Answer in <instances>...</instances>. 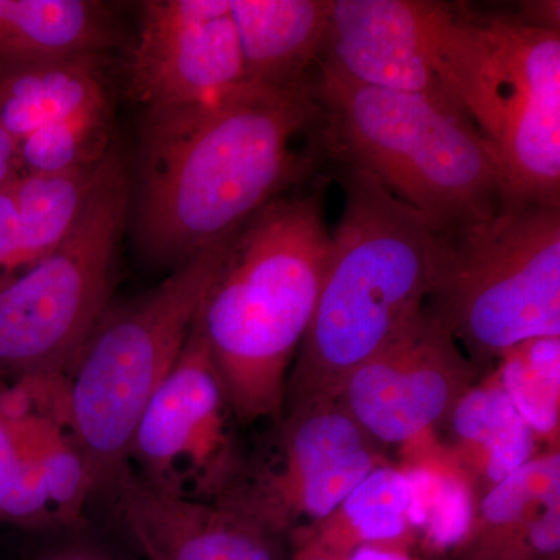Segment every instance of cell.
Instances as JSON below:
<instances>
[{
	"label": "cell",
	"mask_w": 560,
	"mask_h": 560,
	"mask_svg": "<svg viewBox=\"0 0 560 560\" xmlns=\"http://www.w3.org/2000/svg\"><path fill=\"white\" fill-rule=\"evenodd\" d=\"M16 156H20L16 140L11 138L10 132L0 125V187L14 183L11 180V175H13V162Z\"/></svg>",
	"instance_id": "obj_29"
},
{
	"label": "cell",
	"mask_w": 560,
	"mask_h": 560,
	"mask_svg": "<svg viewBox=\"0 0 560 560\" xmlns=\"http://www.w3.org/2000/svg\"><path fill=\"white\" fill-rule=\"evenodd\" d=\"M109 109L92 110L39 128L18 143L28 173H66L90 167L106 153Z\"/></svg>",
	"instance_id": "obj_25"
},
{
	"label": "cell",
	"mask_w": 560,
	"mask_h": 560,
	"mask_svg": "<svg viewBox=\"0 0 560 560\" xmlns=\"http://www.w3.org/2000/svg\"><path fill=\"white\" fill-rule=\"evenodd\" d=\"M147 560H283L278 540L215 503L165 495L125 466L109 486Z\"/></svg>",
	"instance_id": "obj_14"
},
{
	"label": "cell",
	"mask_w": 560,
	"mask_h": 560,
	"mask_svg": "<svg viewBox=\"0 0 560 560\" xmlns=\"http://www.w3.org/2000/svg\"><path fill=\"white\" fill-rule=\"evenodd\" d=\"M0 517L27 525L57 523L25 423H11L2 419Z\"/></svg>",
	"instance_id": "obj_26"
},
{
	"label": "cell",
	"mask_w": 560,
	"mask_h": 560,
	"mask_svg": "<svg viewBox=\"0 0 560 560\" xmlns=\"http://www.w3.org/2000/svg\"><path fill=\"white\" fill-rule=\"evenodd\" d=\"M109 109L95 57L0 66V125L18 143L92 110Z\"/></svg>",
	"instance_id": "obj_20"
},
{
	"label": "cell",
	"mask_w": 560,
	"mask_h": 560,
	"mask_svg": "<svg viewBox=\"0 0 560 560\" xmlns=\"http://www.w3.org/2000/svg\"><path fill=\"white\" fill-rule=\"evenodd\" d=\"M116 43L109 10L90 0H0V66L97 57Z\"/></svg>",
	"instance_id": "obj_18"
},
{
	"label": "cell",
	"mask_w": 560,
	"mask_h": 560,
	"mask_svg": "<svg viewBox=\"0 0 560 560\" xmlns=\"http://www.w3.org/2000/svg\"><path fill=\"white\" fill-rule=\"evenodd\" d=\"M291 560H330L326 558H316V556H293V559Z\"/></svg>",
	"instance_id": "obj_31"
},
{
	"label": "cell",
	"mask_w": 560,
	"mask_h": 560,
	"mask_svg": "<svg viewBox=\"0 0 560 560\" xmlns=\"http://www.w3.org/2000/svg\"><path fill=\"white\" fill-rule=\"evenodd\" d=\"M458 401L441 430L474 504L536 456V436L492 368ZM440 430V431H441Z\"/></svg>",
	"instance_id": "obj_16"
},
{
	"label": "cell",
	"mask_w": 560,
	"mask_h": 560,
	"mask_svg": "<svg viewBox=\"0 0 560 560\" xmlns=\"http://www.w3.org/2000/svg\"><path fill=\"white\" fill-rule=\"evenodd\" d=\"M226 389L198 327L140 416L127 464L139 478L176 499L217 503L245 455Z\"/></svg>",
	"instance_id": "obj_10"
},
{
	"label": "cell",
	"mask_w": 560,
	"mask_h": 560,
	"mask_svg": "<svg viewBox=\"0 0 560 560\" xmlns=\"http://www.w3.org/2000/svg\"><path fill=\"white\" fill-rule=\"evenodd\" d=\"M308 84L245 81L147 116L139 231L151 256L183 264L307 175L311 158L294 153L291 142L320 124Z\"/></svg>",
	"instance_id": "obj_1"
},
{
	"label": "cell",
	"mask_w": 560,
	"mask_h": 560,
	"mask_svg": "<svg viewBox=\"0 0 560 560\" xmlns=\"http://www.w3.org/2000/svg\"><path fill=\"white\" fill-rule=\"evenodd\" d=\"M245 83L230 0L142 3L130 91L151 114L209 101Z\"/></svg>",
	"instance_id": "obj_12"
},
{
	"label": "cell",
	"mask_w": 560,
	"mask_h": 560,
	"mask_svg": "<svg viewBox=\"0 0 560 560\" xmlns=\"http://www.w3.org/2000/svg\"><path fill=\"white\" fill-rule=\"evenodd\" d=\"M308 88L329 154L372 173L440 234L489 219L506 200L492 147L451 103L324 69Z\"/></svg>",
	"instance_id": "obj_5"
},
{
	"label": "cell",
	"mask_w": 560,
	"mask_h": 560,
	"mask_svg": "<svg viewBox=\"0 0 560 560\" xmlns=\"http://www.w3.org/2000/svg\"><path fill=\"white\" fill-rule=\"evenodd\" d=\"M340 161L345 206L283 410L337 400L350 372L425 307L440 275V232L372 173Z\"/></svg>",
	"instance_id": "obj_3"
},
{
	"label": "cell",
	"mask_w": 560,
	"mask_h": 560,
	"mask_svg": "<svg viewBox=\"0 0 560 560\" xmlns=\"http://www.w3.org/2000/svg\"><path fill=\"white\" fill-rule=\"evenodd\" d=\"M346 560H416L412 559L408 548L394 547V545H366L350 552Z\"/></svg>",
	"instance_id": "obj_28"
},
{
	"label": "cell",
	"mask_w": 560,
	"mask_h": 560,
	"mask_svg": "<svg viewBox=\"0 0 560 560\" xmlns=\"http://www.w3.org/2000/svg\"><path fill=\"white\" fill-rule=\"evenodd\" d=\"M235 234L142 296L108 307L66 374L62 422L95 489L109 488L127 466L140 416L175 366Z\"/></svg>",
	"instance_id": "obj_6"
},
{
	"label": "cell",
	"mask_w": 560,
	"mask_h": 560,
	"mask_svg": "<svg viewBox=\"0 0 560 560\" xmlns=\"http://www.w3.org/2000/svg\"><path fill=\"white\" fill-rule=\"evenodd\" d=\"M452 560L560 558V453L529 459L474 504Z\"/></svg>",
	"instance_id": "obj_15"
},
{
	"label": "cell",
	"mask_w": 560,
	"mask_h": 560,
	"mask_svg": "<svg viewBox=\"0 0 560 560\" xmlns=\"http://www.w3.org/2000/svg\"><path fill=\"white\" fill-rule=\"evenodd\" d=\"M390 463L338 400L283 410L259 453L245 456L215 504L291 545L318 526L368 475Z\"/></svg>",
	"instance_id": "obj_9"
},
{
	"label": "cell",
	"mask_w": 560,
	"mask_h": 560,
	"mask_svg": "<svg viewBox=\"0 0 560 560\" xmlns=\"http://www.w3.org/2000/svg\"><path fill=\"white\" fill-rule=\"evenodd\" d=\"M44 560H116L110 558L109 555L97 550L92 547H81V545H73V547L61 548V550L51 552Z\"/></svg>",
	"instance_id": "obj_30"
},
{
	"label": "cell",
	"mask_w": 560,
	"mask_h": 560,
	"mask_svg": "<svg viewBox=\"0 0 560 560\" xmlns=\"http://www.w3.org/2000/svg\"><path fill=\"white\" fill-rule=\"evenodd\" d=\"M427 2L331 0L318 68L364 86L453 105L427 58Z\"/></svg>",
	"instance_id": "obj_13"
},
{
	"label": "cell",
	"mask_w": 560,
	"mask_h": 560,
	"mask_svg": "<svg viewBox=\"0 0 560 560\" xmlns=\"http://www.w3.org/2000/svg\"><path fill=\"white\" fill-rule=\"evenodd\" d=\"M441 238L425 307L481 375L518 342L560 337V205L504 200Z\"/></svg>",
	"instance_id": "obj_7"
},
{
	"label": "cell",
	"mask_w": 560,
	"mask_h": 560,
	"mask_svg": "<svg viewBox=\"0 0 560 560\" xmlns=\"http://www.w3.org/2000/svg\"><path fill=\"white\" fill-rule=\"evenodd\" d=\"M95 165L97 162L66 173H28L14 180L21 223L20 265L31 267L57 248L75 226L90 195Z\"/></svg>",
	"instance_id": "obj_22"
},
{
	"label": "cell",
	"mask_w": 560,
	"mask_h": 560,
	"mask_svg": "<svg viewBox=\"0 0 560 560\" xmlns=\"http://www.w3.org/2000/svg\"><path fill=\"white\" fill-rule=\"evenodd\" d=\"M405 474L411 488L410 522L427 547L451 552L469 528L474 500L440 441L405 452Z\"/></svg>",
	"instance_id": "obj_21"
},
{
	"label": "cell",
	"mask_w": 560,
	"mask_h": 560,
	"mask_svg": "<svg viewBox=\"0 0 560 560\" xmlns=\"http://www.w3.org/2000/svg\"><path fill=\"white\" fill-rule=\"evenodd\" d=\"M319 191L276 198L232 238L202 301L201 331L241 423L278 422L330 250Z\"/></svg>",
	"instance_id": "obj_2"
},
{
	"label": "cell",
	"mask_w": 560,
	"mask_h": 560,
	"mask_svg": "<svg viewBox=\"0 0 560 560\" xmlns=\"http://www.w3.org/2000/svg\"><path fill=\"white\" fill-rule=\"evenodd\" d=\"M246 83L276 88L308 84L318 66L331 0H230Z\"/></svg>",
	"instance_id": "obj_17"
},
{
	"label": "cell",
	"mask_w": 560,
	"mask_h": 560,
	"mask_svg": "<svg viewBox=\"0 0 560 560\" xmlns=\"http://www.w3.org/2000/svg\"><path fill=\"white\" fill-rule=\"evenodd\" d=\"M21 223L13 183L0 187V267L20 265Z\"/></svg>",
	"instance_id": "obj_27"
},
{
	"label": "cell",
	"mask_w": 560,
	"mask_h": 560,
	"mask_svg": "<svg viewBox=\"0 0 560 560\" xmlns=\"http://www.w3.org/2000/svg\"><path fill=\"white\" fill-rule=\"evenodd\" d=\"M427 58L499 161L506 200L560 205V33L427 2Z\"/></svg>",
	"instance_id": "obj_4"
},
{
	"label": "cell",
	"mask_w": 560,
	"mask_h": 560,
	"mask_svg": "<svg viewBox=\"0 0 560 560\" xmlns=\"http://www.w3.org/2000/svg\"><path fill=\"white\" fill-rule=\"evenodd\" d=\"M482 375L448 330L423 307L342 382L337 400L381 447L436 438Z\"/></svg>",
	"instance_id": "obj_11"
},
{
	"label": "cell",
	"mask_w": 560,
	"mask_h": 560,
	"mask_svg": "<svg viewBox=\"0 0 560 560\" xmlns=\"http://www.w3.org/2000/svg\"><path fill=\"white\" fill-rule=\"evenodd\" d=\"M28 438L43 474L57 523H73L95 490L90 467L57 419L33 416L25 420Z\"/></svg>",
	"instance_id": "obj_24"
},
{
	"label": "cell",
	"mask_w": 560,
	"mask_h": 560,
	"mask_svg": "<svg viewBox=\"0 0 560 560\" xmlns=\"http://www.w3.org/2000/svg\"><path fill=\"white\" fill-rule=\"evenodd\" d=\"M128 206L124 162L109 149L75 226L0 289V361L27 377H66L108 311Z\"/></svg>",
	"instance_id": "obj_8"
},
{
	"label": "cell",
	"mask_w": 560,
	"mask_h": 560,
	"mask_svg": "<svg viewBox=\"0 0 560 560\" xmlns=\"http://www.w3.org/2000/svg\"><path fill=\"white\" fill-rule=\"evenodd\" d=\"M550 560H560V558H552V559H550Z\"/></svg>",
	"instance_id": "obj_32"
},
{
	"label": "cell",
	"mask_w": 560,
	"mask_h": 560,
	"mask_svg": "<svg viewBox=\"0 0 560 560\" xmlns=\"http://www.w3.org/2000/svg\"><path fill=\"white\" fill-rule=\"evenodd\" d=\"M493 368L534 436L559 448L560 337L518 342Z\"/></svg>",
	"instance_id": "obj_23"
},
{
	"label": "cell",
	"mask_w": 560,
	"mask_h": 560,
	"mask_svg": "<svg viewBox=\"0 0 560 560\" xmlns=\"http://www.w3.org/2000/svg\"><path fill=\"white\" fill-rule=\"evenodd\" d=\"M411 488L401 467L385 464L368 475L334 511L294 541V555L346 560L366 545L408 548Z\"/></svg>",
	"instance_id": "obj_19"
}]
</instances>
